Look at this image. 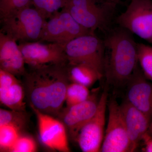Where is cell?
I'll use <instances>...</instances> for the list:
<instances>
[{"label": "cell", "instance_id": "1", "mask_svg": "<svg viewBox=\"0 0 152 152\" xmlns=\"http://www.w3.org/2000/svg\"><path fill=\"white\" fill-rule=\"evenodd\" d=\"M67 65H50L27 72L23 84L30 107L52 116H58L65 102L70 83Z\"/></svg>", "mask_w": 152, "mask_h": 152}, {"label": "cell", "instance_id": "2", "mask_svg": "<svg viewBox=\"0 0 152 152\" xmlns=\"http://www.w3.org/2000/svg\"><path fill=\"white\" fill-rule=\"evenodd\" d=\"M104 42L107 84L126 86L138 64L137 43L132 33L119 26L110 31Z\"/></svg>", "mask_w": 152, "mask_h": 152}, {"label": "cell", "instance_id": "3", "mask_svg": "<svg viewBox=\"0 0 152 152\" xmlns=\"http://www.w3.org/2000/svg\"><path fill=\"white\" fill-rule=\"evenodd\" d=\"M46 21L35 8L28 7L1 20V31L19 42H37Z\"/></svg>", "mask_w": 152, "mask_h": 152}, {"label": "cell", "instance_id": "4", "mask_svg": "<svg viewBox=\"0 0 152 152\" xmlns=\"http://www.w3.org/2000/svg\"><path fill=\"white\" fill-rule=\"evenodd\" d=\"M117 4L111 1L100 4L95 0H70L63 9L82 26L95 32L107 29Z\"/></svg>", "mask_w": 152, "mask_h": 152}, {"label": "cell", "instance_id": "5", "mask_svg": "<svg viewBox=\"0 0 152 152\" xmlns=\"http://www.w3.org/2000/svg\"><path fill=\"white\" fill-rule=\"evenodd\" d=\"M69 64H83L92 67L103 77L105 45L95 32L72 40L64 46Z\"/></svg>", "mask_w": 152, "mask_h": 152}, {"label": "cell", "instance_id": "6", "mask_svg": "<svg viewBox=\"0 0 152 152\" xmlns=\"http://www.w3.org/2000/svg\"><path fill=\"white\" fill-rule=\"evenodd\" d=\"M116 22L119 26L152 44V0H131Z\"/></svg>", "mask_w": 152, "mask_h": 152}, {"label": "cell", "instance_id": "7", "mask_svg": "<svg viewBox=\"0 0 152 152\" xmlns=\"http://www.w3.org/2000/svg\"><path fill=\"white\" fill-rule=\"evenodd\" d=\"M108 119L102 152H132L121 105L113 97L108 101Z\"/></svg>", "mask_w": 152, "mask_h": 152}, {"label": "cell", "instance_id": "8", "mask_svg": "<svg viewBox=\"0 0 152 152\" xmlns=\"http://www.w3.org/2000/svg\"><path fill=\"white\" fill-rule=\"evenodd\" d=\"M108 93L105 89L101 94L97 111L83 127L77 136L76 142L83 152L100 151L105 135L106 114Z\"/></svg>", "mask_w": 152, "mask_h": 152}, {"label": "cell", "instance_id": "9", "mask_svg": "<svg viewBox=\"0 0 152 152\" xmlns=\"http://www.w3.org/2000/svg\"><path fill=\"white\" fill-rule=\"evenodd\" d=\"M26 64L30 69L50 65L68 64L64 46L54 43L19 42L18 44Z\"/></svg>", "mask_w": 152, "mask_h": 152}, {"label": "cell", "instance_id": "10", "mask_svg": "<svg viewBox=\"0 0 152 152\" xmlns=\"http://www.w3.org/2000/svg\"><path fill=\"white\" fill-rule=\"evenodd\" d=\"M100 88L91 91L86 100L74 105L63 109L58 117L65 126L68 134L75 141L83 127L94 115L97 110L100 99Z\"/></svg>", "mask_w": 152, "mask_h": 152}, {"label": "cell", "instance_id": "11", "mask_svg": "<svg viewBox=\"0 0 152 152\" xmlns=\"http://www.w3.org/2000/svg\"><path fill=\"white\" fill-rule=\"evenodd\" d=\"M38 121L39 137L42 143L49 148L62 152L70 151L65 126L60 120L31 107Z\"/></svg>", "mask_w": 152, "mask_h": 152}, {"label": "cell", "instance_id": "12", "mask_svg": "<svg viewBox=\"0 0 152 152\" xmlns=\"http://www.w3.org/2000/svg\"><path fill=\"white\" fill-rule=\"evenodd\" d=\"M126 86V100L151 120L152 83L144 75L139 64Z\"/></svg>", "mask_w": 152, "mask_h": 152}, {"label": "cell", "instance_id": "13", "mask_svg": "<svg viewBox=\"0 0 152 152\" xmlns=\"http://www.w3.org/2000/svg\"><path fill=\"white\" fill-rule=\"evenodd\" d=\"M23 84L13 74L0 69V102L10 110L26 112Z\"/></svg>", "mask_w": 152, "mask_h": 152}, {"label": "cell", "instance_id": "14", "mask_svg": "<svg viewBox=\"0 0 152 152\" xmlns=\"http://www.w3.org/2000/svg\"><path fill=\"white\" fill-rule=\"evenodd\" d=\"M123 116L132 146L134 151L147 136L151 120L125 100L121 104Z\"/></svg>", "mask_w": 152, "mask_h": 152}, {"label": "cell", "instance_id": "15", "mask_svg": "<svg viewBox=\"0 0 152 152\" xmlns=\"http://www.w3.org/2000/svg\"><path fill=\"white\" fill-rule=\"evenodd\" d=\"M15 39L0 32V69L16 77L26 75L24 58Z\"/></svg>", "mask_w": 152, "mask_h": 152}, {"label": "cell", "instance_id": "16", "mask_svg": "<svg viewBox=\"0 0 152 152\" xmlns=\"http://www.w3.org/2000/svg\"><path fill=\"white\" fill-rule=\"evenodd\" d=\"M74 39L73 34L69 26L58 12L45 23L39 41L64 46Z\"/></svg>", "mask_w": 152, "mask_h": 152}, {"label": "cell", "instance_id": "17", "mask_svg": "<svg viewBox=\"0 0 152 152\" xmlns=\"http://www.w3.org/2000/svg\"><path fill=\"white\" fill-rule=\"evenodd\" d=\"M67 71L70 82L77 83L88 88L103 77L94 69L83 64H69Z\"/></svg>", "mask_w": 152, "mask_h": 152}, {"label": "cell", "instance_id": "18", "mask_svg": "<svg viewBox=\"0 0 152 152\" xmlns=\"http://www.w3.org/2000/svg\"><path fill=\"white\" fill-rule=\"evenodd\" d=\"M88 88L80 84L70 82L66 92V107L74 105L86 100L91 94Z\"/></svg>", "mask_w": 152, "mask_h": 152}, {"label": "cell", "instance_id": "19", "mask_svg": "<svg viewBox=\"0 0 152 152\" xmlns=\"http://www.w3.org/2000/svg\"><path fill=\"white\" fill-rule=\"evenodd\" d=\"M138 62L145 77L152 81V46L137 44Z\"/></svg>", "mask_w": 152, "mask_h": 152}, {"label": "cell", "instance_id": "20", "mask_svg": "<svg viewBox=\"0 0 152 152\" xmlns=\"http://www.w3.org/2000/svg\"><path fill=\"white\" fill-rule=\"evenodd\" d=\"M21 130L11 125L0 126V150L10 152L20 136Z\"/></svg>", "mask_w": 152, "mask_h": 152}, {"label": "cell", "instance_id": "21", "mask_svg": "<svg viewBox=\"0 0 152 152\" xmlns=\"http://www.w3.org/2000/svg\"><path fill=\"white\" fill-rule=\"evenodd\" d=\"M70 0H32V4L45 17L50 18L59 10L63 9Z\"/></svg>", "mask_w": 152, "mask_h": 152}, {"label": "cell", "instance_id": "22", "mask_svg": "<svg viewBox=\"0 0 152 152\" xmlns=\"http://www.w3.org/2000/svg\"><path fill=\"white\" fill-rule=\"evenodd\" d=\"M26 112L0 109V126L11 125L21 130L27 121Z\"/></svg>", "mask_w": 152, "mask_h": 152}, {"label": "cell", "instance_id": "23", "mask_svg": "<svg viewBox=\"0 0 152 152\" xmlns=\"http://www.w3.org/2000/svg\"><path fill=\"white\" fill-rule=\"evenodd\" d=\"M32 5V0H0L1 20Z\"/></svg>", "mask_w": 152, "mask_h": 152}, {"label": "cell", "instance_id": "24", "mask_svg": "<svg viewBox=\"0 0 152 152\" xmlns=\"http://www.w3.org/2000/svg\"><path fill=\"white\" fill-rule=\"evenodd\" d=\"M37 148V143L32 137L20 134L10 152H34Z\"/></svg>", "mask_w": 152, "mask_h": 152}, {"label": "cell", "instance_id": "25", "mask_svg": "<svg viewBox=\"0 0 152 152\" xmlns=\"http://www.w3.org/2000/svg\"><path fill=\"white\" fill-rule=\"evenodd\" d=\"M145 144L144 151L152 152V137L147 138L144 140Z\"/></svg>", "mask_w": 152, "mask_h": 152}, {"label": "cell", "instance_id": "26", "mask_svg": "<svg viewBox=\"0 0 152 152\" xmlns=\"http://www.w3.org/2000/svg\"><path fill=\"white\" fill-rule=\"evenodd\" d=\"M149 137H152V118L151 123H150L149 128L146 137H145V139Z\"/></svg>", "mask_w": 152, "mask_h": 152}, {"label": "cell", "instance_id": "27", "mask_svg": "<svg viewBox=\"0 0 152 152\" xmlns=\"http://www.w3.org/2000/svg\"><path fill=\"white\" fill-rule=\"evenodd\" d=\"M107 1H109L112 2H113L115 3V4H118V3H120L121 1H122V0H107Z\"/></svg>", "mask_w": 152, "mask_h": 152}, {"label": "cell", "instance_id": "28", "mask_svg": "<svg viewBox=\"0 0 152 152\" xmlns=\"http://www.w3.org/2000/svg\"><path fill=\"white\" fill-rule=\"evenodd\" d=\"M95 1H96L97 2L100 3V4L104 3L106 1H107V0H95Z\"/></svg>", "mask_w": 152, "mask_h": 152}]
</instances>
